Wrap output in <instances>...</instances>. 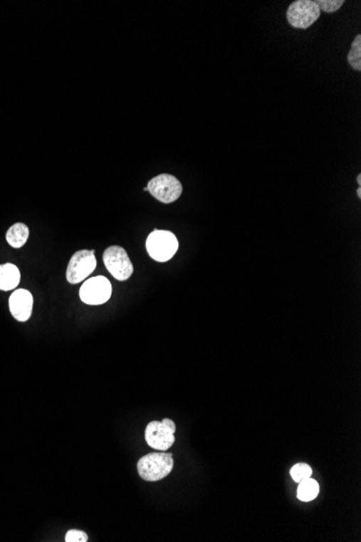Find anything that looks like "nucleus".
Masks as SVG:
<instances>
[{"mask_svg": "<svg viewBox=\"0 0 361 542\" xmlns=\"http://www.w3.org/2000/svg\"><path fill=\"white\" fill-rule=\"evenodd\" d=\"M173 467L172 454L166 452H150L137 462V472L144 481H157L168 476Z\"/></svg>", "mask_w": 361, "mask_h": 542, "instance_id": "obj_1", "label": "nucleus"}, {"mask_svg": "<svg viewBox=\"0 0 361 542\" xmlns=\"http://www.w3.org/2000/svg\"><path fill=\"white\" fill-rule=\"evenodd\" d=\"M179 249V241L170 231L155 230L146 239V250L152 259L167 262L172 259Z\"/></svg>", "mask_w": 361, "mask_h": 542, "instance_id": "obj_2", "label": "nucleus"}, {"mask_svg": "<svg viewBox=\"0 0 361 542\" xmlns=\"http://www.w3.org/2000/svg\"><path fill=\"white\" fill-rule=\"evenodd\" d=\"M175 423L171 419L152 421L145 429V441L150 447L158 452H167L175 442Z\"/></svg>", "mask_w": 361, "mask_h": 542, "instance_id": "obj_3", "label": "nucleus"}, {"mask_svg": "<svg viewBox=\"0 0 361 542\" xmlns=\"http://www.w3.org/2000/svg\"><path fill=\"white\" fill-rule=\"evenodd\" d=\"M320 9L314 0H296L287 10L289 24L298 30H308L319 18Z\"/></svg>", "mask_w": 361, "mask_h": 542, "instance_id": "obj_4", "label": "nucleus"}, {"mask_svg": "<svg viewBox=\"0 0 361 542\" xmlns=\"http://www.w3.org/2000/svg\"><path fill=\"white\" fill-rule=\"evenodd\" d=\"M147 189L160 203L171 204L182 195L183 187L174 176L162 174L148 182Z\"/></svg>", "mask_w": 361, "mask_h": 542, "instance_id": "obj_5", "label": "nucleus"}, {"mask_svg": "<svg viewBox=\"0 0 361 542\" xmlns=\"http://www.w3.org/2000/svg\"><path fill=\"white\" fill-rule=\"evenodd\" d=\"M103 261L108 272L117 279L124 281L133 274V266L128 254L120 246H110L104 251Z\"/></svg>", "mask_w": 361, "mask_h": 542, "instance_id": "obj_6", "label": "nucleus"}, {"mask_svg": "<svg viewBox=\"0 0 361 542\" xmlns=\"http://www.w3.org/2000/svg\"><path fill=\"white\" fill-rule=\"evenodd\" d=\"M95 250H79L68 262L66 279L70 283L85 281L97 268Z\"/></svg>", "mask_w": 361, "mask_h": 542, "instance_id": "obj_7", "label": "nucleus"}, {"mask_svg": "<svg viewBox=\"0 0 361 542\" xmlns=\"http://www.w3.org/2000/svg\"><path fill=\"white\" fill-rule=\"evenodd\" d=\"M112 291V285L106 277H93L83 283L79 297L88 306H101L110 299Z\"/></svg>", "mask_w": 361, "mask_h": 542, "instance_id": "obj_8", "label": "nucleus"}, {"mask_svg": "<svg viewBox=\"0 0 361 542\" xmlns=\"http://www.w3.org/2000/svg\"><path fill=\"white\" fill-rule=\"evenodd\" d=\"M32 293L26 289H16L9 299V308L12 316L19 322H26L32 316Z\"/></svg>", "mask_w": 361, "mask_h": 542, "instance_id": "obj_9", "label": "nucleus"}, {"mask_svg": "<svg viewBox=\"0 0 361 542\" xmlns=\"http://www.w3.org/2000/svg\"><path fill=\"white\" fill-rule=\"evenodd\" d=\"M21 274L18 266L12 264L0 266V291L16 289L20 283Z\"/></svg>", "mask_w": 361, "mask_h": 542, "instance_id": "obj_10", "label": "nucleus"}, {"mask_svg": "<svg viewBox=\"0 0 361 542\" xmlns=\"http://www.w3.org/2000/svg\"><path fill=\"white\" fill-rule=\"evenodd\" d=\"M28 236V227L23 223H16L8 230L6 239L11 247L21 248L26 244Z\"/></svg>", "mask_w": 361, "mask_h": 542, "instance_id": "obj_11", "label": "nucleus"}, {"mask_svg": "<svg viewBox=\"0 0 361 542\" xmlns=\"http://www.w3.org/2000/svg\"><path fill=\"white\" fill-rule=\"evenodd\" d=\"M298 489V498L300 501L310 502L316 499L319 494V484L313 479L300 481Z\"/></svg>", "mask_w": 361, "mask_h": 542, "instance_id": "obj_12", "label": "nucleus"}, {"mask_svg": "<svg viewBox=\"0 0 361 542\" xmlns=\"http://www.w3.org/2000/svg\"><path fill=\"white\" fill-rule=\"evenodd\" d=\"M348 63L354 70H361V35H357L352 43V48L348 52Z\"/></svg>", "mask_w": 361, "mask_h": 542, "instance_id": "obj_13", "label": "nucleus"}, {"mask_svg": "<svg viewBox=\"0 0 361 542\" xmlns=\"http://www.w3.org/2000/svg\"><path fill=\"white\" fill-rule=\"evenodd\" d=\"M312 468L308 464H296L295 466L292 467L291 471H290V475L296 483H300L304 479H310L312 477Z\"/></svg>", "mask_w": 361, "mask_h": 542, "instance_id": "obj_14", "label": "nucleus"}, {"mask_svg": "<svg viewBox=\"0 0 361 542\" xmlns=\"http://www.w3.org/2000/svg\"><path fill=\"white\" fill-rule=\"evenodd\" d=\"M344 0H319L317 1L320 11L327 12V14H333L338 11L342 6L344 5Z\"/></svg>", "mask_w": 361, "mask_h": 542, "instance_id": "obj_15", "label": "nucleus"}, {"mask_svg": "<svg viewBox=\"0 0 361 542\" xmlns=\"http://www.w3.org/2000/svg\"><path fill=\"white\" fill-rule=\"evenodd\" d=\"M66 542H87L88 535L83 531L72 529L68 531L66 536Z\"/></svg>", "mask_w": 361, "mask_h": 542, "instance_id": "obj_16", "label": "nucleus"}, {"mask_svg": "<svg viewBox=\"0 0 361 542\" xmlns=\"http://www.w3.org/2000/svg\"><path fill=\"white\" fill-rule=\"evenodd\" d=\"M357 195H358L359 198L361 197V187H359L358 189H357Z\"/></svg>", "mask_w": 361, "mask_h": 542, "instance_id": "obj_17", "label": "nucleus"}, {"mask_svg": "<svg viewBox=\"0 0 361 542\" xmlns=\"http://www.w3.org/2000/svg\"><path fill=\"white\" fill-rule=\"evenodd\" d=\"M357 182H358V184H361V174H358V177H357Z\"/></svg>", "mask_w": 361, "mask_h": 542, "instance_id": "obj_18", "label": "nucleus"}]
</instances>
